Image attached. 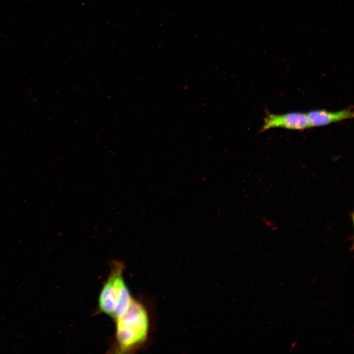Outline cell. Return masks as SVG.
I'll return each mask as SVG.
<instances>
[{"mask_svg": "<svg viewBox=\"0 0 354 354\" xmlns=\"http://www.w3.org/2000/svg\"><path fill=\"white\" fill-rule=\"evenodd\" d=\"M311 127L327 125L353 118L354 112L350 107L338 111L316 110L306 113Z\"/></svg>", "mask_w": 354, "mask_h": 354, "instance_id": "4", "label": "cell"}, {"mask_svg": "<svg viewBox=\"0 0 354 354\" xmlns=\"http://www.w3.org/2000/svg\"><path fill=\"white\" fill-rule=\"evenodd\" d=\"M110 272L100 292L99 310L113 319L128 309L133 298L124 277V265L119 260L111 263Z\"/></svg>", "mask_w": 354, "mask_h": 354, "instance_id": "2", "label": "cell"}, {"mask_svg": "<svg viewBox=\"0 0 354 354\" xmlns=\"http://www.w3.org/2000/svg\"><path fill=\"white\" fill-rule=\"evenodd\" d=\"M115 331L113 350L129 353L144 346L152 330V319L148 307L133 298L128 309L114 319Z\"/></svg>", "mask_w": 354, "mask_h": 354, "instance_id": "1", "label": "cell"}, {"mask_svg": "<svg viewBox=\"0 0 354 354\" xmlns=\"http://www.w3.org/2000/svg\"><path fill=\"white\" fill-rule=\"evenodd\" d=\"M310 127L306 113L299 112L280 114L268 113L264 119L260 131L274 128L303 130Z\"/></svg>", "mask_w": 354, "mask_h": 354, "instance_id": "3", "label": "cell"}, {"mask_svg": "<svg viewBox=\"0 0 354 354\" xmlns=\"http://www.w3.org/2000/svg\"><path fill=\"white\" fill-rule=\"evenodd\" d=\"M297 341H295L292 343V344L291 345V346H290V351H292L293 349H294L295 348V346L297 344Z\"/></svg>", "mask_w": 354, "mask_h": 354, "instance_id": "5", "label": "cell"}]
</instances>
